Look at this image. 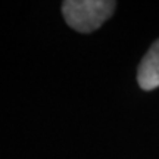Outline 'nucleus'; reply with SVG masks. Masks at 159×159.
Instances as JSON below:
<instances>
[{"instance_id":"obj_1","label":"nucleus","mask_w":159,"mask_h":159,"mask_svg":"<svg viewBox=\"0 0 159 159\" xmlns=\"http://www.w3.org/2000/svg\"><path fill=\"white\" fill-rule=\"evenodd\" d=\"M115 6L116 3L111 0H65L62 13L72 30L89 34L100 28L112 16Z\"/></svg>"},{"instance_id":"obj_2","label":"nucleus","mask_w":159,"mask_h":159,"mask_svg":"<svg viewBox=\"0 0 159 159\" xmlns=\"http://www.w3.org/2000/svg\"><path fill=\"white\" fill-rule=\"evenodd\" d=\"M137 81L143 90L150 91L159 87V40L150 46L137 71Z\"/></svg>"}]
</instances>
